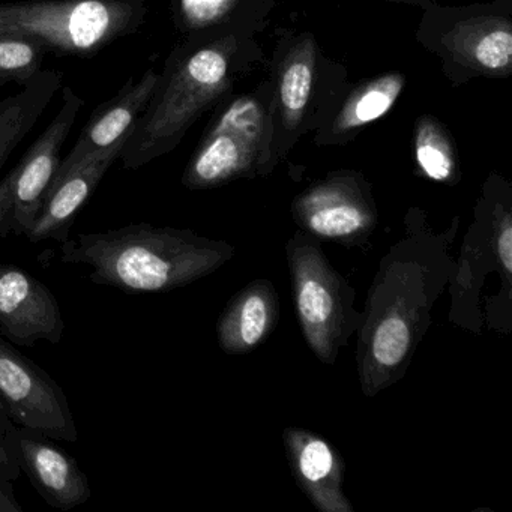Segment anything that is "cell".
I'll return each instance as SVG.
<instances>
[{
	"instance_id": "7",
	"label": "cell",
	"mask_w": 512,
	"mask_h": 512,
	"mask_svg": "<svg viewBox=\"0 0 512 512\" xmlns=\"http://www.w3.org/2000/svg\"><path fill=\"white\" fill-rule=\"evenodd\" d=\"M65 320L52 290L31 272L16 265H0V337L16 346L38 341L59 344Z\"/></svg>"
},
{
	"instance_id": "1",
	"label": "cell",
	"mask_w": 512,
	"mask_h": 512,
	"mask_svg": "<svg viewBox=\"0 0 512 512\" xmlns=\"http://www.w3.org/2000/svg\"><path fill=\"white\" fill-rule=\"evenodd\" d=\"M454 235L409 229L383 259L358 331L359 379L368 397L406 373L430 325L431 308L451 280L448 247Z\"/></svg>"
},
{
	"instance_id": "17",
	"label": "cell",
	"mask_w": 512,
	"mask_h": 512,
	"mask_svg": "<svg viewBox=\"0 0 512 512\" xmlns=\"http://www.w3.org/2000/svg\"><path fill=\"white\" fill-rule=\"evenodd\" d=\"M401 91L397 77H386L364 92L350 112L349 127L368 124L385 115Z\"/></svg>"
},
{
	"instance_id": "21",
	"label": "cell",
	"mask_w": 512,
	"mask_h": 512,
	"mask_svg": "<svg viewBox=\"0 0 512 512\" xmlns=\"http://www.w3.org/2000/svg\"><path fill=\"white\" fill-rule=\"evenodd\" d=\"M512 37L508 31H494L485 35L475 49V56L482 67L500 70L511 61Z\"/></svg>"
},
{
	"instance_id": "22",
	"label": "cell",
	"mask_w": 512,
	"mask_h": 512,
	"mask_svg": "<svg viewBox=\"0 0 512 512\" xmlns=\"http://www.w3.org/2000/svg\"><path fill=\"white\" fill-rule=\"evenodd\" d=\"M227 4L229 0H178V14L185 26L199 28L218 19Z\"/></svg>"
},
{
	"instance_id": "2",
	"label": "cell",
	"mask_w": 512,
	"mask_h": 512,
	"mask_svg": "<svg viewBox=\"0 0 512 512\" xmlns=\"http://www.w3.org/2000/svg\"><path fill=\"white\" fill-rule=\"evenodd\" d=\"M62 263L91 266L89 280L125 293H166L229 262L235 248L193 230L128 224L61 244Z\"/></svg>"
},
{
	"instance_id": "5",
	"label": "cell",
	"mask_w": 512,
	"mask_h": 512,
	"mask_svg": "<svg viewBox=\"0 0 512 512\" xmlns=\"http://www.w3.org/2000/svg\"><path fill=\"white\" fill-rule=\"evenodd\" d=\"M62 104L46 130L32 143L22 160L0 181V236H26L44 196L58 172L61 151L70 137L85 100L64 86Z\"/></svg>"
},
{
	"instance_id": "10",
	"label": "cell",
	"mask_w": 512,
	"mask_h": 512,
	"mask_svg": "<svg viewBox=\"0 0 512 512\" xmlns=\"http://www.w3.org/2000/svg\"><path fill=\"white\" fill-rule=\"evenodd\" d=\"M158 80L160 74L154 70L146 71L139 80L134 79V76L128 77L115 97L94 110L80 131L73 149L59 164L58 172L68 169L89 155L125 145L151 101Z\"/></svg>"
},
{
	"instance_id": "14",
	"label": "cell",
	"mask_w": 512,
	"mask_h": 512,
	"mask_svg": "<svg viewBox=\"0 0 512 512\" xmlns=\"http://www.w3.org/2000/svg\"><path fill=\"white\" fill-rule=\"evenodd\" d=\"M62 82L59 71H41L22 91L0 101V170L40 122Z\"/></svg>"
},
{
	"instance_id": "11",
	"label": "cell",
	"mask_w": 512,
	"mask_h": 512,
	"mask_svg": "<svg viewBox=\"0 0 512 512\" xmlns=\"http://www.w3.org/2000/svg\"><path fill=\"white\" fill-rule=\"evenodd\" d=\"M287 458L299 487L323 512H353L343 491L344 461L323 437L289 428L284 433Z\"/></svg>"
},
{
	"instance_id": "23",
	"label": "cell",
	"mask_w": 512,
	"mask_h": 512,
	"mask_svg": "<svg viewBox=\"0 0 512 512\" xmlns=\"http://www.w3.org/2000/svg\"><path fill=\"white\" fill-rule=\"evenodd\" d=\"M23 508L13 490L0 487V512H22Z\"/></svg>"
},
{
	"instance_id": "19",
	"label": "cell",
	"mask_w": 512,
	"mask_h": 512,
	"mask_svg": "<svg viewBox=\"0 0 512 512\" xmlns=\"http://www.w3.org/2000/svg\"><path fill=\"white\" fill-rule=\"evenodd\" d=\"M17 425L11 421L0 401V487L14 491V482L22 475L16 449Z\"/></svg>"
},
{
	"instance_id": "13",
	"label": "cell",
	"mask_w": 512,
	"mask_h": 512,
	"mask_svg": "<svg viewBox=\"0 0 512 512\" xmlns=\"http://www.w3.org/2000/svg\"><path fill=\"white\" fill-rule=\"evenodd\" d=\"M277 290L268 280L248 284L229 302L218 322V343L227 355L256 349L278 322Z\"/></svg>"
},
{
	"instance_id": "8",
	"label": "cell",
	"mask_w": 512,
	"mask_h": 512,
	"mask_svg": "<svg viewBox=\"0 0 512 512\" xmlns=\"http://www.w3.org/2000/svg\"><path fill=\"white\" fill-rule=\"evenodd\" d=\"M122 148L124 145L97 152L82 158L68 169L56 172L40 212L25 238L34 244L44 241L67 242L77 215L89 202L110 167L119 160Z\"/></svg>"
},
{
	"instance_id": "15",
	"label": "cell",
	"mask_w": 512,
	"mask_h": 512,
	"mask_svg": "<svg viewBox=\"0 0 512 512\" xmlns=\"http://www.w3.org/2000/svg\"><path fill=\"white\" fill-rule=\"evenodd\" d=\"M46 52V46L35 38L0 32V86L28 85L41 73Z\"/></svg>"
},
{
	"instance_id": "3",
	"label": "cell",
	"mask_w": 512,
	"mask_h": 512,
	"mask_svg": "<svg viewBox=\"0 0 512 512\" xmlns=\"http://www.w3.org/2000/svg\"><path fill=\"white\" fill-rule=\"evenodd\" d=\"M146 0H28L0 4V32L35 38L62 55H97L139 31Z\"/></svg>"
},
{
	"instance_id": "20",
	"label": "cell",
	"mask_w": 512,
	"mask_h": 512,
	"mask_svg": "<svg viewBox=\"0 0 512 512\" xmlns=\"http://www.w3.org/2000/svg\"><path fill=\"white\" fill-rule=\"evenodd\" d=\"M311 91V70L304 62L290 65L281 82V101L290 112H299L307 104Z\"/></svg>"
},
{
	"instance_id": "12",
	"label": "cell",
	"mask_w": 512,
	"mask_h": 512,
	"mask_svg": "<svg viewBox=\"0 0 512 512\" xmlns=\"http://www.w3.org/2000/svg\"><path fill=\"white\" fill-rule=\"evenodd\" d=\"M293 217L304 232L347 245L361 244L376 226V214L367 202L332 187L320 188L299 200Z\"/></svg>"
},
{
	"instance_id": "9",
	"label": "cell",
	"mask_w": 512,
	"mask_h": 512,
	"mask_svg": "<svg viewBox=\"0 0 512 512\" xmlns=\"http://www.w3.org/2000/svg\"><path fill=\"white\" fill-rule=\"evenodd\" d=\"M16 449L20 470L47 505L70 511L91 499L88 476L70 452L56 445V440L17 425Z\"/></svg>"
},
{
	"instance_id": "4",
	"label": "cell",
	"mask_w": 512,
	"mask_h": 512,
	"mask_svg": "<svg viewBox=\"0 0 512 512\" xmlns=\"http://www.w3.org/2000/svg\"><path fill=\"white\" fill-rule=\"evenodd\" d=\"M286 253L305 341L320 361L334 364L341 347L362 325L355 289L332 268L316 236L298 230L287 242Z\"/></svg>"
},
{
	"instance_id": "16",
	"label": "cell",
	"mask_w": 512,
	"mask_h": 512,
	"mask_svg": "<svg viewBox=\"0 0 512 512\" xmlns=\"http://www.w3.org/2000/svg\"><path fill=\"white\" fill-rule=\"evenodd\" d=\"M416 160L425 175L433 181L442 182L451 178L454 170L451 151L446 140L433 127H425L419 133Z\"/></svg>"
},
{
	"instance_id": "18",
	"label": "cell",
	"mask_w": 512,
	"mask_h": 512,
	"mask_svg": "<svg viewBox=\"0 0 512 512\" xmlns=\"http://www.w3.org/2000/svg\"><path fill=\"white\" fill-rule=\"evenodd\" d=\"M173 58L190 79L209 91L223 82L226 77L227 61L223 53L218 52L217 49L205 47L196 52L184 53V56L175 55Z\"/></svg>"
},
{
	"instance_id": "6",
	"label": "cell",
	"mask_w": 512,
	"mask_h": 512,
	"mask_svg": "<svg viewBox=\"0 0 512 512\" xmlns=\"http://www.w3.org/2000/svg\"><path fill=\"white\" fill-rule=\"evenodd\" d=\"M0 401L19 427L53 440L79 439L64 389L4 337H0Z\"/></svg>"
}]
</instances>
